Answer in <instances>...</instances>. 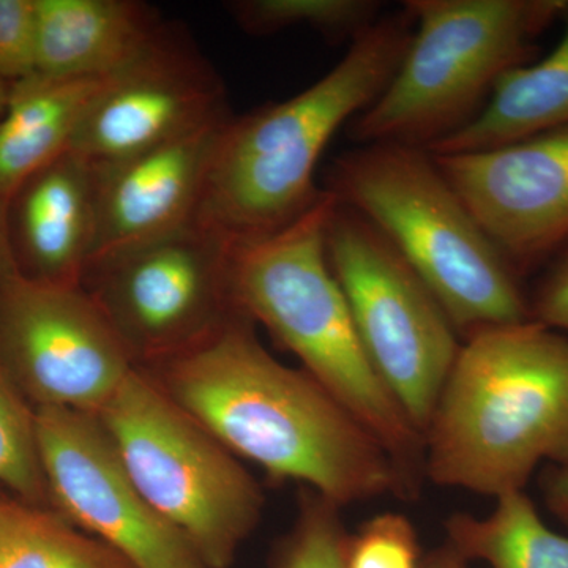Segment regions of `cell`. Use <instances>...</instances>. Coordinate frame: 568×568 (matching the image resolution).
Instances as JSON below:
<instances>
[{"mask_svg": "<svg viewBox=\"0 0 568 568\" xmlns=\"http://www.w3.org/2000/svg\"><path fill=\"white\" fill-rule=\"evenodd\" d=\"M93 416L141 495L189 540L204 566H233L265 503L241 459L141 368Z\"/></svg>", "mask_w": 568, "mask_h": 568, "instance_id": "7", "label": "cell"}, {"mask_svg": "<svg viewBox=\"0 0 568 568\" xmlns=\"http://www.w3.org/2000/svg\"><path fill=\"white\" fill-rule=\"evenodd\" d=\"M37 433L52 510L134 568H207L141 495L97 416L44 407Z\"/></svg>", "mask_w": 568, "mask_h": 568, "instance_id": "11", "label": "cell"}, {"mask_svg": "<svg viewBox=\"0 0 568 568\" xmlns=\"http://www.w3.org/2000/svg\"><path fill=\"white\" fill-rule=\"evenodd\" d=\"M424 439L440 487L499 497L540 463L568 469V335L532 320L467 335Z\"/></svg>", "mask_w": 568, "mask_h": 568, "instance_id": "3", "label": "cell"}, {"mask_svg": "<svg viewBox=\"0 0 568 568\" xmlns=\"http://www.w3.org/2000/svg\"><path fill=\"white\" fill-rule=\"evenodd\" d=\"M413 33L406 7L383 14L305 91L224 123L194 226L234 246L274 234L312 209L324 193L315 173L328 141L386 91Z\"/></svg>", "mask_w": 568, "mask_h": 568, "instance_id": "2", "label": "cell"}, {"mask_svg": "<svg viewBox=\"0 0 568 568\" xmlns=\"http://www.w3.org/2000/svg\"><path fill=\"white\" fill-rule=\"evenodd\" d=\"M342 507L302 487L293 528L276 544L272 568H346Z\"/></svg>", "mask_w": 568, "mask_h": 568, "instance_id": "23", "label": "cell"}, {"mask_svg": "<svg viewBox=\"0 0 568 568\" xmlns=\"http://www.w3.org/2000/svg\"><path fill=\"white\" fill-rule=\"evenodd\" d=\"M0 365L36 409L97 414L138 368L84 286L0 278Z\"/></svg>", "mask_w": 568, "mask_h": 568, "instance_id": "10", "label": "cell"}, {"mask_svg": "<svg viewBox=\"0 0 568 568\" xmlns=\"http://www.w3.org/2000/svg\"><path fill=\"white\" fill-rule=\"evenodd\" d=\"M346 568H433L422 562V548L413 523L402 514L387 511L368 519L349 536Z\"/></svg>", "mask_w": 568, "mask_h": 568, "instance_id": "24", "label": "cell"}, {"mask_svg": "<svg viewBox=\"0 0 568 568\" xmlns=\"http://www.w3.org/2000/svg\"><path fill=\"white\" fill-rule=\"evenodd\" d=\"M37 50V0H0V78L11 85L33 77Z\"/></svg>", "mask_w": 568, "mask_h": 568, "instance_id": "25", "label": "cell"}, {"mask_svg": "<svg viewBox=\"0 0 568 568\" xmlns=\"http://www.w3.org/2000/svg\"><path fill=\"white\" fill-rule=\"evenodd\" d=\"M541 493L549 511L568 528V469L549 467L541 477Z\"/></svg>", "mask_w": 568, "mask_h": 568, "instance_id": "27", "label": "cell"}, {"mask_svg": "<svg viewBox=\"0 0 568 568\" xmlns=\"http://www.w3.org/2000/svg\"><path fill=\"white\" fill-rule=\"evenodd\" d=\"M414 33L395 77L347 123L357 145L429 149L465 129L497 81L536 61L568 0H407Z\"/></svg>", "mask_w": 568, "mask_h": 568, "instance_id": "6", "label": "cell"}, {"mask_svg": "<svg viewBox=\"0 0 568 568\" xmlns=\"http://www.w3.org/2000/svg\"><path fill=\"white\" fill-rule=\"evenodd\" d=\"M0 488L51 507L41 467L37 409L0 365Z\"/></svg>", "mask_w": 568, "mask_h": 568, "instance_id": "22", "label": "cell"}, {"mask_svg": "<svg viewBox=\"0 0 568 568\" xmlns=\"http://www.w3.org/2000/svg\"><path fill=\"white\" fill-rule=\"evenodd\" d=\"M231 118L159 148L95 163L99 216L92 264L194 224L213 148Z\"/></svg>", "mask_w": 568, "mask_h": 568, "instance_id": "14", "label": "cell"}, {"mask_svg": "<svg viewBox=\"0 0 568 568\" xmlns=\"http://www.w3.org/2000/svg\"><path fill=\"white\" fill-rule=\"evenodd\" d=\"M97 216L95 163L63 153L9 203L18 271L37 282L81 286L95 253Z\"/></svg>", "mask_w": 568, "mask_h": 568, "instance_id": "15", "label": "cell"}, {"mask_svg": "<svg viewBox=\"0 0 568 568\" xmlns=\"http://www.w3.org/2000/svg\"><path fill=\"white\" fill-rule=\"evenodd\" d=\"M496 499L488 517L454 514L447 519L446 545L459 558L491 568H568V537L545 525L525 491Z\"/></svg>", "mask_w": 568, "mask_h": 568, "instance_id": "19", "label": "cell"}, {"mask_svg": "<svg viewBox=\"0 0 568 568\" xmlns=\"http://www.w3.org/2000/svg\"><path fill=\"white\" fill-rule=\"evenodd\" d=\"M106 81L54 80L36 73L10 85L9 104L0 118V200L9 204L32 175L70 151Z\"/></svg>", "mask_w": 568, "mask_h": 568, "instance_id": "17", "label": "cell"}, {"mask_svg": "<svg viewBox=\"0 0 568 568\" xmlns=\"http://www.w3.org/2000/svg\"><path fill=\"white\" fill-rule=\"evenodd\" d=\"M558 47L504 74L465 129L429 149L433 155L493 151L568 126V7Z\"/></svg>", "mask_w": 568, "mask_h": 568, "instance_id": "18", "label": "cell"}, {"mask_svg": "<svg viewBox=\"0 0 568 568\" xmlns=\"http://www.w3.org/2000/svg\"><path fill=\"white\" fill-rule=\"evenodd\" d=\"M0 568H134L51 507L0 488Z\"/></svg>", "mask_w": 568, "mask_h": 568, "instance_id": "20", "label": "cell"}, {"mask_svg": "<svg viewBox=\"0 0 568 568\" xmlns=\"http://www.w3.org/2000/svg\"><path fill=\"white\" fill-rule=\"evenodd\" d=\"M324 190L361 213L405 257L465 339L529 321L521 276L425 149L364 144L335 156Z\"/></svg>", "mask_w": 568, "mask_h": 568, "instance_id": "5", "label": "cell"}, {"mask_svg": "<svg viewBox=\"0 0 568 568\" xmlns=\"http://www.w3.org/2000/svg\"><path fill=\"white\" fill-rule=\"evenodd\" d=\"M335 204L324 190L283 230L231 246V297L241 315L263 325L376 437L417 489L425 473L424 436L373 368L328 264L325 230Z\"/></svg>", "mask_w": 568, "mask_h": 568, "instance_id": "4", "label": "cell"}, {"mask_svg": "<svg viewBox=\"0 0 568 568\" xmlns=\"http://www.w3.org/2000/svg\"><path fill=\"white\" fill-rule=\"evenodd\" d=\"M37 74L102 80L142 54L164 26L134 0H37Z\"/></svg>", "mask_w": 568, "mask_h": 568, "instance_id": "16", "label": "cell"}, {"mask_svg": "<svg viewBox=\"0 0 568 568\" xmlns=\"http://www.w3.org/2000/svg\"><path fill=\"white\" fill-rule=\"evenodd\" d=\"M10 97V85L7 84L6 81L0 78V118H2L3 112L7 110V104H9Z\"/></svg>", "mask_w": 568, "mask_h": 568, "instance_id": "30", "label": "cell"}, {"mask_svg": "<svg viewBox=\"0 0 568 568\" xmlns=\"http://www.w3.org/2000/svg\"><path fill=\"white\" fill-rule=\"evenodd\" d=\"M433 156L519 276L568 241V126L493 151Z\"/></svg>", "mask_w": 568, "mask_h": 568, "instance_id": "13", "label": "cell"}, {"mask_svg": "<svg viewBox=\"0 0 568 568\" xmlns=\"http://www.w3.org/2000/svg\"><path fill=\"white\" fill-rule=\"evenodd\" d=\"M241 28L268 36L291 28H312L332 41H353L383 17L377 0H239L230 3Z\"/></svg>", "mask_w": 568, "mask_h": 568, "instance_id": "21", "label": "cell"}, {"mask_svg": "<svg viewBox=\"0 0 568 568\" xmlns=\"http://www.w3.org/2000/svg\"><path fill=\"white\" fill-rule=\"evenodd\" d=\"M428 562L433 568H470L467 560L459 558L448 545L433 552L428 558Z\"/></svg>", "mask_w": 568, "mask_h": 568, "instance_id": "29", "label": "cell"}, {"mask_svg": "<svg viewBox=\"0 0 568 568\" xmlns=\"http://www.w3.org/2000/svg\"><path fill=\"white\" fill-rule=\"evenodd\" d=\"M230 256L222 239L192 224L97 261L82 286L144 368L196 346L239 313Z\"/></svg>", "mask_w": 568, "mask_h": 568, "instance_id": "9", "label": "cell"}, {"mask_svg": "<svg viewBox=\"0 0 568 568\" xmlns=\"http://www.w3.org/2000/svg\"><path fill=\"white\" fill-rule=\"evenodd\" d=\"M220 78L192 44L163 28L112 74L93 100L71 152L110 163L230 118Z\"/></svg>", "mask_w": 568, "mask_h": 568, "instance_id": "12", "label": "cell"}, {"mask_svg": "<svg viewBox=\"0 0 568 568\" xmlns=\"http://www.w3.org/2000/svg\"><path fill=\"white\" fill-rule=\"evenodd\" d=\"M325 252L373 368L425 436L462 336L384 234L338 201L325 230Z\"/></svg>", "mask_w": 568, "mask_h": 568, "instance_id": "8", "label": "cell"}, {"mask_svg": "<svg viewBox=\"0 0 568 568\" xmlns=\"http://www.w3.org/2000/svg\"><path fill=\"white\" fill-rule=\"evenodd\" d=\"M14 267L17 263L10 241L9 204L0 200V278Z\"/></svg>", "mask_w": 568, "mask_h": 568, "instance_id": "28", "label": "cell"}, {"mask_svg": "<svg viewBox=\"0 0 568 568\" xmlns=\"http://www.w3.org/2000/svg\"><path fill=\"white\" fill-rule=\"evenodd\" d=\"M528 301L530 320L568 335V241L548 261Z\"/></svg>", "mask_w": 568, "mask_h": 568, "instance_id": "26", "label": "cell"}, {"mask_svg": "<svg viewBox=\"0 0 568 568\" xmlns=\"http://www.w3.org/2000/svg\"><path fill=\"white\" fill-rule=\"evenodd\" d=\"M141 369L272 480L301 481L342 508L416 495L376 437L308 373L268 353L241 313L196 346Z\"/></svg>", "mask_w": 568, "mask_h": 568, "instance_id": "1", "label": "cell"}]
</instances>
